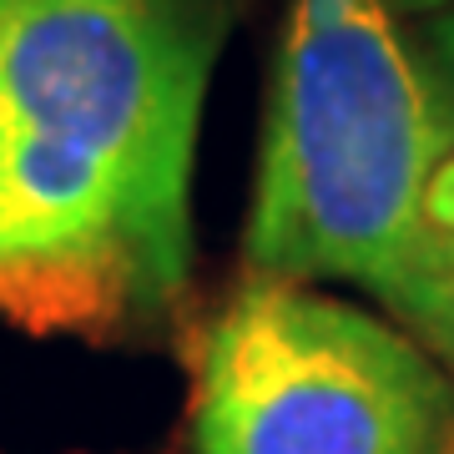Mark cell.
I'll use <instances>...</instances> for the list:
<instances>
[{
  "mask_svg": "<svg viewBox=\"0 0 454 454\" xmlns=\"http://www.w3.org/2000/svg\"><path fill=\"white\" fill-rule=\"evenodd\" d=\"M419 20L424 26L414 41V61H419L424 91H429V112H434L444 157H454V0Z\"/></svg>",
  "mask_w": 454,
  "mask_h": 454,
  "instance_id": "4",
  "label": "cell"
},
{
  "mask_svg": "<svg viewBox=\"0 0 454 454\" xmlns=\"http://www.w3.org/2000/svg\"><path fill=\"white\" fill-rule=\"evenodd\" d=\"M232 0H11L0 112L97 152L131 202L152 309L192 262L197 127Z\"/></svg>",
  "mask_w": 454,
  "mask_h": 454,
  "instance_id": "2",
  "label": "cell"
},
{
  "mask_svg": "<svg viewBox=\"0 0 454 454\" xmlns=\"http://www.w3.org/2000/svg\"><path fill=\"white\" fill-rule=\"evenodd\" d=\"M429 223L439 232H454V157H444L429 182Z\"/></svg>",
  "mask_w": 454,
  "mask_h": 454,
  "instance_id": "5",
  "label": "cell"
},
{
  "mask_svg": "<svg viewBox=\"0 0 454 454\" xmlns=\"http://www.w3.org/2000/svg\"><path fill=\"white\" fill-rule=\"evenodd\" d=\"M192 454H454V369L389 313L247 278L197 339Z\"/></svg>",
  "mask_w": 454,
  "mask_h": 454,
  "instance_id": "3",
  "label": "cell"
},
{
  "mask_svg": "<svg viewBox=\"0 0 454 454\" xmlns=\"http://www.w3.org/2000/svg\"><path fill=\"white\" fill-rule=\"evenodd\" d=\"M439 162L389 0H293L243 227L247 278L348 283L454 369V268L429 223Z\"/></svg>",
  "mask_w": 454,
  "mask_h": 454,
  "instance_id": "1",
  "label": "cell"
},
{
  "mask_svg": "<svg viewBox=\"0 0 454 454\" xmlns=\"http://www.w3.org/2000/svg\"><path fill=\"white\" fill-rule=\"evenodd\" d=\"M5 11H11V0H0V20H5Z\"/></svg>",
  "mask_w": 454,
  "mask_h": 454,
  "instance_id": "8",
  "label": "cell"
},
{
  "mask_svg": "<svg viewBox=\"0 0 454 454\" xmlns=\"http://www.w3.org/2000/svg\"><path fill=\"white\" fill-rule=\"evenodd\" d=\"M439 5H450V0H389L394 16H434Z\"/></svg>",
  "mask_w": 454,
  "mask_h": 454,
  "instance_id": "6",
  "label": "cell"
},
{
  "mask_svg": "<svg viewBox=\"0 0 454 454\" xmlns=\"http://www.w3.org/2000/svg\"><path fill=\"white\" fill-rule=\"evenodd\" d=\"M444 238V258H450V268H454V232H439Z\"/></svg>",
  "mask_w": 454,
  "mask_h": 454,
  "instance_id": "7",
  "label": "cell"
}]
</instances>
